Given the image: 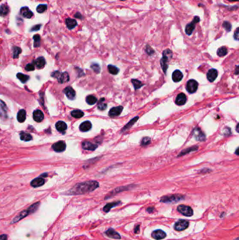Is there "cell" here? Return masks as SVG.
I'll return each instance as SVG.
<instances>
[{
  "label": "cell",
  "mask_w": 239,
  "mask_h": 240,
  "mask_svg": "<svg viewBox=\"0 0 239 240\" xmlns=\"http://www.w3.org/2000/svg\"><path fill=\"white\" fill-rule=\"evenodd\" d=\"M177 211L185 216H191L194 213L193 209L189 206L186 205H179L177 208Z\"/></svg>",
  "instance_id": "277c9868"
},
{
  "label": "cell",
  "mask_w": 239,
  "mask_h": 240,
  "mask_svg": "<svg viewBox=\"0 0 239 240\" xmlns=\"http://www.w3.org/2000/svg\"><path fill=\"white\" fill-rule=\"evenodd\" d=\"M172 80H173L175 82H180L182 80V79L183 78V75H182V72L180 71V70H177L175 71H174L173 73H172Z\"/></svg>",
  "instance_id": "cb8c5ba5"
},
{
  "label": "cell",
  "mask_w": 239,
  "mask_h": 240,
  "mask_svg": "<svg viewBox=\"0 0 239 240\" xmlns=\"http://www.w3.org/2000/svg\"><path fill=\"white\" fill-rule=\"evenodd\" d=\"M189 223L188 220H179L177 221L174 225V228L177 231H182V230H186L189 227Z\"/></svg>",
  "instance_id": "8992f818"
},
{
  "label": "cell",
  "mask_w": 239,
  "mask_h": 240,
  "mask_svg": "<svg viewBox=\"0 0 239 240\" xmlns=\"http://www.w3.org/2000/svg\"><path fill=\"white\" fill-rule=\"evenodd\" d=\"M82 148L84 150H86L93 151L98 148V145L89 142V141H84V142L82 143Z\"/></svg>",
  "instance_id": "5bb4252c"
},
{
  "label": "cell",
  "mask_w": 239,
  "mask_h": 240,
  "mask_svg": "<svg viewBox=\"0 0 239 240\" xmlns=\"http://www.w3.org/2000/svg\"><path fill=\"white\" fill-rule=\"evenodd\" d=\"M217 75L218 72L217 70H215V69H211V70H210L207 73L208 80L210 82H214L215 80V79L217 78Z\"/></svg>",
  "instance_id": "ac0fdd59"
},
{
  "label": "cell",
  "mask_w": 239,
  "mask_h": 240,
  "mask_svg": "<svg viewBox=\"0 0 239 240\" xmlns=\"http://www.w3.org/2000/svg\"><path fill=\"white\" fill-rule=\"evenodd\" d=\"M92 128V124L89 121H86V122H83L82 124H81V125L79 126L80 131H83V132L88 131L89 130H90V128Z\"/></svg>",
  "instance_id": "603a6c76"
},
{
  "label": "cell",
  "mask_w": 239,
  "mask_h": 240,
  "mask_svg": "<svg viewBox=\"0 0 239 240\" xmlns=\"http://www.w3.org/2000/svg\"><path fill=\"white\" fill-rule=\"evenodd\" d=\"M217 55L219 56V57H222V56H226L227 54V48L224 47V46H222V47L219 48L217 50Z\"/></svg>",
  "instance_id": "74e56055"
},
{
  "label": "cell",
  "mask_w": 239,
  "mask_h": 240,
  "mask_svg": "<svg viewBox=\"0 0 239 240\" xmlns=\"http://www.w3.org/2000/svg\"><path fill=\"white\" fill-rule=\"evenodd\" d=\"M84 115V112H82V111L79 110V109H76V110H73L72 112H71V115H72L73 117H75V118H77V119L81 118V117H83Z\"/></svg>",
  "instance_id": "1f68e13d"
},
{
  "label": "cell",
  "mask_w": 239,
  "mask_h": 240,
  "mask_svg": "<svg viewBox=\"0 0 239 240\" xmlns=\"http://www.w3.org/2000/svg\"><path fill=\"white\" fill-rule=\"evenodd\" d=\"M222 26H223L224 28L225 29L227 32H230L231 30H232V24L229 22L224 21L223 24H222Z\"/></svg>",
  "instance_id": "bcb514c9"
},
{
  "label": "cell",
  "mask_w": 239,
  "mask_h": 240,
  "mask_svg": "<svg viewBox=\"0 0 239 240\" xmlns=\"http://www.w3.org/2000/svg\"><path fill=\"white\" fill-rule=\"evenodd\" d=\"M163 57L166 58L168 60L170 61L172 57V52L170 49L165 50V51H164V52H163Z\"/></svg>",
  "instance_id": "f35d334b"
},
{
  "label": "cell",
  "mask_w": 239,
  "mask_h": 240,
  "mask_svg": "<svg viewBox=\"0 0 239 240\" xmlns=\"http://www.w3.org/2000/svg\"><path fill=\"white\" fill-rule=\"evenodd\" d=\"M25 119H26V112H25V109H20L17 115L18 121L20 122V123H22V122H25Z\"/></svg>",
  "instance_id": "83f0119b"
},
{
  "label": "cell",
  "mask_w": 239,
  "mask_h": 240,
  "mask_svg": "<svg viewBox=\"0 0 239 240\" xmlns=\"http://www.w3.org/2000/svg\"><path fill=\"white\" fill-rule=\"evenodd\" d=\"M34 39V46L35 48H37L41 45V37L39 35H35L33 37Z\"/></svg>",
  "instance_id": "d590c367"
},
{
  "label": "cell",
  "mask_w": 239,
  "mask_h": 240,
  "mask_svg": "<svg viewBox=\"0 0 239 240\" xmlns=\"http://www.w3.org/2000/svg\"><path fill=\"white\" fill-rule=\"evenodd\" d=\"M140 225H137L135 227V234H138V233H140Z\"/></svg>",
  "instance_id": "9f6ffc18"
},
{
  "label": "cell",
  "mask_w": 239,
  "mask_h": 240,
  "mask_svg": "<svg viewBox=\"0 0 239 240\" xmlns=\"http://www.w3.org/2000/svg\"><path fill=\"white\" fill-rule=\"evenodd\" d=\"M34 63L38 69H41L46 65V61L43 57H39L35 61Z\"/></svg>",
  "instance_id": "d4e9b609"
},
{
  "label": "cell",
  "mask_w": 239,
  "mask_h": 240,
  "mask_svg": "<svg viewBox=\"0 0 239 240\" xmlns=\"http://www.w3.org/2000/svg\"><path fill=\"white\" fill-rule=\"evenodd\" d=\"M44 118L43 112L39 109H37V110L34 111L33 112V119L35 122H41V121Z\"/></svg>",
  "instance_id": "2e32d148"
},
{
  "label": "cell",
  "mask_w": 239,
  "mask_h": 240,
  "mask_svg": "<svg viewBox=\"0 0 239 240\" xmlns=\"http://www.w3.org/2000/svg\"><path fill=\"white\" fill-rule=\"evenodd\" d=\"M47 4H39L37 7V11L39 14H42L47 10Z\"/></svg>",
  "instance_id": "b9f144b4"
},
{
  "label": "cell",
  "mask_w": 239,
  "mask_h": 240,
  "mask_svg": "<svg viewBox=\"0 0 239 240\" xmlns=\"http://www.w3.org/2000/svg\"><path fill=\"white\" fill-rule=\"evenodd\" d=\"M198 82L196 80H191L187 83L186 88L188 92H189L190 93H194L196 91L197 88H198Z\"/></svg>",
  "instance_id": "52a82bcc"
},
{
  "label": "cell",
  "mask_w": 239,
  "mask_h": 240,
  "mask_svg": "<svg viewBox=\"0 0 239 240\" xmlns=\"http://www.w3.org/2000/svg\"><path fill=\"white\" fill-rule=\"evenodd\" d=\"M196 150H198V146H195V147H191V148H187V149L181 152L180 154L178 155V157H180V156H182V155H185V154H188V153L191 152H192V151Z\"/></svg>",
  "instance_id": "8d00e7d4"
},
{
  "label": "cell",
  "mask_w": 239,
  "mask_h": 240,
  "mask_svg": "<svg viewBox=\"0 0 239 240\" xmlns=\"http://www.w3.org/2000/svg\"><path fill=\"white\" fill-rule=\"evenodd\" d=\"M52 148L53 150L57 152H63L66 148V144L64 141H58L53 145Z\"/></svg>",
  "instance_id": "9c48e42d"
},
{
  "label": "cell",
  "mask_w": 239,
  "mask_h": 240,
  "mask_svg": "<svg viewBox=\"0 0 239 240\" xmlns=\"http://www.w3.org/2000/svg\"><path fill=\"white\" fill-rule=\"evenodd\" d=\"M64 93L69 100H73L75 97V91L71 86H67L64 89Z\"/></svg>",
  "instance_id": "9a60e30c"
},
{
  "label": "cell",
  "mask_w": 239,
  "mask_h": 240,
  "mask_svg": "<svg viewBox=\"0 0 239 240\" xmlns=\"http://www.w3.org/2000/svg\"><path fill=\"white\" fill-rule=\"evenodd\" d=\"M20 139L24 141H32V137L31 135L27 133H25V132H21L20 134Z\"/></svg>",
  "instance_id": "4dcf8cb0"
},
{
  "label": "cell",
  "mask_w": 239,
  "mask_h": 240,
  "mask_svg": "<svg viewBox=\"0 0 239 240\" xmlns=\"http://www.w3.org/2000/svg\"><path fill=\"white\" fill-rule=\"evenodd\" d=\"M147 211L148 212V213H153V212L154 211H155V209L154 207H149V208H147Z\"/></svg>",
  "instance_id": "db71d44e"
},
{
  "label": "cell",
  "mask_w": 239,
  "mask_h": 240,
  "mask_svg": "<svg viewBox=\"0 0 239 240\" xmlns=\"http://www.w3.org/2000/svg\"><path fill=\"white\" fill-rule=\"evenodd\" d=\"M121 204H122V202H121V201H117V202L108 203V204H107L104 207V208H103V211H104V212H105V213H108V212H109L113 207H117V206L120 205Z\"/></svg>",
  "instance_id": "ffe728a7"
},
{
  "label": "cell",
  "mask_w": 239,
  "mask_h": 240,
  "mask_svg": "<svg viewBox=\"0 0 239 240\" xmlns=\"http://www.w3.org/2000/svg\"><path fill=\"white\" fill-rule=\"evenodd\" d=\"M0 117L1 118L7 117V107L2 101H0Z\"/></svg>",
  "instance_id": "7402d4cb"
},
{
  "label": "cell",
  "mask_w": 239,
  "mask_h": 240,
  "mask_svg": "<svg viewBox=\"0 0 239 240\" xmlns=\"http://www.w3.org/2000/svg\"><path fill=\"white\" fill-rule=\"evenodd\" d=\"M35 65L32 63L27 64V65L25 66V70H26L27 71H33V70H35Z\"/></svg>",
  "instance_id": "681fc988"
},
{
  "label": "cell",
  "mask_w": 239,
  "mask_h": 240,
  "mask_svg": "<svg viewBox=\"0 0 239 240\" xmlns=\"http://www.w3.org/2000/svg\"><path fill=\"white\" fill-rule=\"evenodd\" d=\"M51 76L54 78H56L60 83H65L69 80V74L67 72H60L58 71L54 72L51 75Z\"/></svg>",
  "instance_id": "3957f363"
},
{
  "label": "cell",
  "mask_w": 239,
  "mask_h": 240,
  "mask_svg": "<svg viewBox=\"0 0 239 240\" xmlns=\"http://www.w3.org/2000/svg\"><path fill=\"white\" fill-rule=\"evenodd\" d=\"M9 12V7L7 4L0 6V16H6Z\"/></svg>",
  "instance_id": "f546056e"
},
{
  "label": "cell",
  "mask_w": 239,
  "mask_h": 240,
  "mask_svg": "<svg viewBox=\"0 0 239 240\" xmlns=\"http://www.w3.org/2000/svg\"><path fill=\"white\" fill-rule=\"evenodd\" d=\"M107 69H108V71L110 74H112V75H117L118 73H119V70L118 67H116V66H114V65H108L107 67Z\"/></svg>",
  "instance_id": "e575fe53"
},
{
  "label": "cell",
  "mask_w": 239,
  "mask_h": 240,
  "mask_svg": "<svg viewBox=\"0 0 239 240\" xmlns=\"http://www.w3.org/2000/svg\"><path fill=\"white\" fill-rule=\"evenodd\" d=\"M75 18H79V19H82L83 18V16H82L81 14H80V13H77V14H75V16H74Z\"/></svg>",
  "instance_id": "11a10c76"
},
{
  "label": "cell",
  "mask_w": 239,
  "mask_h": 240,
  "mask_svg": "<svg viewBox=\"0 0 239 240\" xmlns=\"http://www.w3.org/2000/svg\"><path fill=\"white\" fill-rule=\"evenodd\" d=\"M39 204H40L39 202H37V203H35V204H32V206H30V207H29V209H28L29 211H30V213H35V212L37 210L39 205Z\"/></svg>",
  "instance_id": "7bdbcfd3"
},
{
  "label": "cell",
  "mask_w": 239,
  "mask_h": 240,
  "mask_svg": "<svg viewBox=\"0 0 239 240\" xmlns=\"http://www.w3.org/2000/svg\"><path fill=\"white\" fill-rule=\"evenodd\" d=\"M150 141H151V140H150L149 138H148V137H145V138H144L142 140L141 145H147L148 144H149L150 143Z\"/></svg>",
  "instance_id": "c3c4849f"
},
{
  "label": "cell",
  "mask_w": 239,
  "mask_h": 240,
  "mask_svg": "<svg viewBox=\"0 0 239 240\" xmlns=\"http://www.w3.org/2000/svg\"><path fill=\"white\" fill-rule=\"evenodd\" d=\"M229 1H238V0H228Z\"/></svg>",
  "instance_id": "91938a15"
},
{
  "label": "cell",
  "mask_w": 239,
  "mask_h": 240,
  "mask_svg": "<svg viewBox=\"0 0 239 240\" xmlns=\"http://www.w3.org/2000/svg\"><path fill=\"white\" fill-rule=\"evenodd\" d=\"M235 240H238V238H236V239Z\"/></svg>",
  "instance_id": "6125c7cd"
},
{
  "label": "cell",
  "mask_w": 239,
  "mask_h": 240,
  "mask_svg": "<svg viewBox=\"0 0 239 240\" xmlns=\"http://www.w3.org/2000/svg\"><path fill=\"white\" fill-rule=\"evenodd\" d=\"M41 27V24H38V25H35V26H33L31 29H30V32L38 31V30H40Z\"/></svg>",
  "instance_id": "f907efd6"
},
{
  "label": "cell",
  "mask_w": 239,
  "mask_h": 240,
  "mask_svg": "<svg viewBox=\"0 0 239 240\" xmlns=\"http://www.w3.org/2000/svg\"><path fill=\"white\" fill-rule=\"evenodd\" d=\"M56 128L58 131L62 132L67 129V126L66 123H65L64 122H62V121H60V122H58L56 124Z\"/></svg>",
  "instance_id": "4316f807"
},
{
  "label": "cell",
  "mask_w": 239,
  "mask_h": 240,
  "mask_svg": "<svg viewBox=\"0 0 239 240\" xmlns=\"http://www.w3.org/2000/svg\"><path fill=\"white\" fill-rule=\"evenodd\" d=\"M30 213V211H29L28 209H27V210H25L23 211L20 212V213L18 214V215L17 216H16L15 218H14V220H13L12 222H11V223H17V222L20 221V220H22V218H24L25 217H26L27 215H29Z\"/></svg>",
  "instance_id": "d6986e66"
},
{
  "label": "cell",
  "mask_w": 239,
  "mask_h": 240,
  "mask_svg": "<svg viewBox=\"0 0 239 240\" xmlns=\"http://www.w3.org/2000/svg\"><path fill=\"white\" fill-rule=\"evenodd\" d=\"M0 1H1V0H0Z\"/></svg>",
  "instance_id": "e7e4bbea"
},
{
  "label": "cell",
  "mask_w": 239,
  "mask_h": 240,
  "mask_svg": "<svg viewBox=\"0 0 239 240\" xmlns=\"http://www.w3.org/2000/svg\"><path fill=\"white\" fill-rule=\"evenodd\" d=\"M22 52V50L20 47H18V46H14L13 47V57L14 58H18L19 56V55L20 54V53Z\"/></svg>",
  "instance_id": "836d02e7"
},
{
  "label": "cell",
  "mask_w": 239,
  "mask_h": 240,
  "mask_svg": "<svg viewBox=\"0 0 239 240\" xmlns=\"http://www.w3.org/2000/svg\"><path fill=\"white\" fill-rule=\"evenodd\" d=\"M238 124H237V126H236V131L237 132H238Z\"/></svg>",
  "instance_id": "680465c9"
},
{
  "label": "cell",
  "mask_w": 239,
  "mask_h": 240,
  "mask_svg": "<svg viewBox=\"0 0 239 240\" xmlns=\"http://www.w3.org/2000/svg\"><path fill=\"white\" fill-rule=\"evenodd\" d=\"M238 67H236V75H237V74H238Z\"/></svg>",
  "instance_id": "94428289"
},
{
  "label": "cell",
  "mask_w": 239,
  "mask_h": 240,
  "mask_svg": "<svg viewBox=\"0 0 239 240\" xmlns=\"http://www.w3.org/2000/svg\"><path fill=\"white\" fill-rule=\"evenodd\" d=\"M99 187V183L94 180L78 183L68 192V194H83L90 192Z\"/></svg>",
  "instance_id": "6da1fadb"
},
{
  "label": "cell",
  "mask_w": 239,
  "mask_h": 240,
  "mask_svg": "<svg viewBox=\"0 0 239 240\" xmlns=\"http://www.w3.org/2000/svg\"><path fill=\"white\" fill-rule=\"evenodd\" d=\"M66 25H67V27L69 29V30H72L77 25V22L76 21V20L72 18H68L66 19L65 20Z\"/></svg>",
  "instance_id": "484cf974"
},
{
  "label": "cell",
  "mask_w": 239,
  "mask_h": 240,
  "mask_svg": "<svg viewBox=\"0 0 239 240\" xmlns=\"http://www.w3.org/2000/svg\"><path fill=\"white\" fill-rule=\"evenodd\" d=\"M86 101V103L88 105H94L95 103H96L98 100H97L96 96H93V95H90V96H87Z\"/></svg>",
  "instance_id": "d6a6232c"
},
{
  "label": "cell",
  "mask_w": 239,
  "mask_h": 240,
  "mask_svg": "<svg viewBox=\"0 0 239 240\" xmlns=\"http://www.w3.org/2000/svg\"><path fill=\"white\" fill-rule=\"evenodd\" d=\"M128 188H129V187H119V188H117V189L114 190H113L112 192L109 193V194L107 195V196H106L105 199H108V198L111 197V196H113L115 194H117L118 192H122V191L126 190H128Z\"/></svg>",
  "instance_id": "f1b7e54d"
},
{
  "label": "cell",
  "mask_w": 239,
  "mask_h": 240,
  "mask_svg": "<svg viewBox=\"0 0 239 240\" xmlns=\"http://www.w3.org/2000/svg\"><path fill=\"white\" fill-rule=\"evenodd\" d=\"M122 1H125V0H122Z\"/></svg>",
  "instance_id": "be15d7a7"
},
{
  "label": "cell",
  "mask_w": 239,
  "mask_h": 240,
  "mask_svg": "<svg viewBox=\"0 0 239 240\" xmlns=\"http://www.w3.org/2000/svg\"><path fill=\"white\" fill-rule=\"evenodd\" d=\"M20 14L22 17L25 18H31L34 15L32 11H30V9L27 6H24L20 9Z\"/></svg>",
  "instance_id": "30bf717a"
},
{
  "label": "cell",
  "mask_w": 239,
  "mask_h": 240,
  "mask_svg": "<svg viewBox=\"0 0 239 240\" xmlns=\"http://www.w3.org/2000/svg\"><path fill=\"white\" fill-rule=\"evenodd\" d=\"M45 183V180L43 178H41V177H39V178H35L33 180H32L31 182V186L33 187V188H38V187L42 186L43 184Z\"/></svg>",
  "instance_id": "44dd1931"
},
{
  "label": "cell",
  "mask_w": 239,
  "mask_h": 240,
  "mask_svg": "<svg viewBox=\"0 0 239 240\" xmlns=\"http://www.w3.org/2000/svg\"><path fill=\"white\" fill-rule=\"evenodd\" d=\"M123 110L122 106H118V107H112V109L109 110V115L111 117H115V116H119L122 113Z\"/></svg>",
  "instance_id": "e0dca14e"
},
{
  "label": "cell",
  "mask_w": 239,
  "mask_h": 240,
  "mask_svg": "<svg viewBox=\"0 0 239 240\" xmlns=\"http://www.w3.org/2000/svg\"><path fill=\"white\" fill-rule=\"evenodd\" d=\"M107 103H105V98H101L99 101V103L98 105V109H100V110H104L107 108Z\"/></svg>",
  "instance_id": "60d3db41"
},
{
  "label": "cell",
  "mask_w": 239,
  "mask_h": 240,
  "mask_svg": "<svg viewBox=\"0 0 239 240\" xmlns=\"http://www.w3.org/2000/svg\"><path fill=\"white\" fill-rule=\"evenodd\" d=\"M132 83H133L135 89H138V88H141L143 86V83L139 81L138 80H132Z\"/></svg>",
  "instance_id": "ee69618b"
},
{
  "label": "cell",
  "mask_w": 239,
  "mask_h": 240,
  "mask_svg": "<svg viewBox=\"0 0 239 240\" xmlns=\"http://www.w3.org/2000/svg\"><path fill=\"white\" fill-rule=\"evenodd\" d=\"M105 235L107 237H109L112 238V239H120L121 238H122L120 235H119L117 232H116L115 230H113L112 228H109V229L107 230L105 232Z\"/></svg>",
  "instance_id": "7c38bea8"
},
{
  "label": "cell",
  "mask_w": 239,
  "mask_h": 240,
  "mask_svg": "<svg viewBox=\"0 0 239 240\" xmlns=\"http://www.w3.org/2000/svg\"><path fill=\"white\" fill-rule=\"evenodd\" d=\"M90 67H91V68L93 70V71H94L95 72H96V73H99L100 71V65L97 63L92 64L91 66H90Z\"/></svg>",
  "instance_id": "7dc6e473"
},
{
  "label": "cell",
  "mask_w": 239,
  "mask_h": 240,
  "mask_svg": "<svg viewBox=\"0 0 239 240\" xmlns=\"http://www.w3.org/2000/svg\"><path fill=\"white\" fill-rule=\"evenodd\" d=\"M193 136L198 141H204L206 140V136L198 128H196L193 131Z\"/></svg>",
  "instance_id": "ba28073f"
},
{
  "label": "cell",
  "mask_w": 239,
  "mask_h": 240,
  "mask_svg": "<svg viewBox=\"0 0 239 240\" xmlns=\"http://www.w3.org/2000/svg\"><path fill=\"white\" fill-rule=\"evenodd\" d=\"M0 240H7V235H0Z\"/></svg>",
  "instance_id": "6f0895ef"
},
{
  "label": "cell",
  "mask_w": 239,
  "mask_h": 240,
  "mask_svg": "<svg viewBox=\"0 0 239 240\" xmlns=\"http://www.w3.org/2000/svg\"><path fill=\"white\" fill-rule=\"evenodd\" d=\"M200 21L199 17L195 16L194 18L193 19L191 22L187 24L186 25V28H185V33L187 35H191L193 31L194 30L195 26H196V24L198 23V22Z\"/></svg>",
  "instance_id": "5b68a950"
},
{
  "label": "cell",
  "mask_w": 239,
  "mask_h": 240,
  "mask_svg": "<svg viewBox=\"0 0 239 240\" xmlns=\"http://www.w3.org/2000/svg\"><path fill=\"white\" fill-rule=\"evenodd\" d=\"M185 199V196L182 194H171L164 196L160 199V202L163 203H176Z\"/></svg>",
  "instance_id": "7a4b0ae2"
},
{
  "label": "cell",
  "mask_w": 239,
  "mask_h": 240,
  "mask_svg": "<svg viewBox=\"0 0 239 240\" xmlns=\"http://www.w3.org/2000/svg\"><path fill=\"white\" fill-rule=\"evenodd\" d=\"M138 118H139L138 117H135V118H133V120H130V122H129L128 124H127L125 126V127H124V128H123L122 131H124V130H126V129H128V128H130V127L131 126H133L134 124H135V122H136V121H137V120H138Z\"/></svg>",
  "instance_id": "f6af8a7d"
},
{
  "label": "cell",
  "mask_w": 239,
  "mask_h": 240,
  "mask_svg": "<svg viewBox=\"0 0 239 240\" xmlns=\"http://www.w3.org/2000/svg\"><path fill=\"white\" fill-rule=\"evenodd\" d=\"M151 237L156 240H161L164 239L166 237V234L165 232L161 230H157L152 232L151 233Z\"/></svg>",
  "instance_id": "8fae6325"
},
{
  "label": "cell",
  "mask_w": 239,
  "mask_h": 240,
  "mask_svg": "<svg viewBox=\"0 0 239 240\" xmlns=\"http://www.w3.org/2000/svg\"><path fill=\"white\" fill-rule=\"evenodd\" d=\"M17 77L21 81V82H22V83H25V82L30 79V77L22 73H18Z\"/></svg>",
  "instance_id": "ab89813d"
},
{
  "label": "cell",
  "mask_w": 239,
  "mask_h": 240,
  "mask_svg": "<svg viewBox=\"0 0 239 240\" xmlns=\"http://www.w3.org/2000/svg\"><path fill=\"white\" fill-rule=\"evenodd\" d=\"M238 30H239V28H238V27H237L236 30V31H235V34H234V39H235L236 40H238V35H239Z\"/></svg>",
  "instance_id": "f5cc1de1"
},
{
  "label": "cell",
  "mask_w": 239,
  "mask_h": 240,
  "mask_svg": "<svg viewBox=\"0 0 239 240\" xmlns=\"http://www.w3.org/2000/svg\"><path fill=\"white\" fill-rule=\"evenodd\" d=\"M187 102V96L185 93H181L178 94L176 97L175 99V103L177 105H183Z\"/></svg>",
  "instance_id": "4fadbf2b"
},
{
  "label": "cell",
  "mask_w": 239,
  "mask_h": 240,
  "mask_svg": "<svg viewBox=\"0 0 239 240\" xmlns=\"http://www.w3.org/2000/svg\"><path fill=\"white\" fill-rule=\"evenodd\" d=\"M146 51H147V54H149V55H152L154 53V50L151 49V48L150 47V46H147Z\"/></svg>",
  "instance_id": "816d5d0a"
}]
</instances>
